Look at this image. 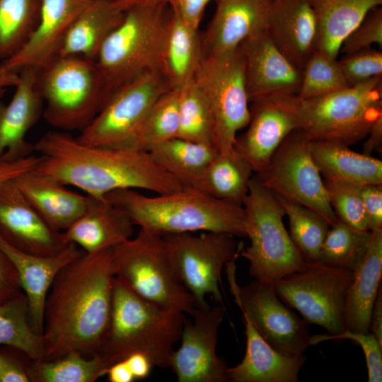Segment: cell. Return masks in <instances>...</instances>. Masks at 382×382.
I'll return each instance as SVG.
<instances>
[{
	"mask_svg": "<svg viewBox=\"0 0 382 382\" xmlns=\"http://www.w3.org/2000/svg\"><path fill=\"white\" fill-rule=\"evenodd\" d=\"M112 248L83 253L57 274L47 296L42 360L71 351L98 354L112 310Z\"/></svg>",
	"mask_w": 382,
	"mask_h": 382,
	"instance_id": "cell-1",
	"label": "cell"
},
{
	"mask_svg": "<svg viewBox=\"0 0 382 382\" xmlns=\"http://www.w3.org/2000/svg\"><path fill=\"white\" fill-rule=\"evenodd\" d=\"M33 146L40 154L37 171L94 197L104 198L122 189L163 194L185 187L147 151L88 146L69 132L57 129L45 133Z\"/></svg>",
	"mask_w": 382,
	"mask_h": 382,
	"instance_id": "cell-2",
	"label": "cell"
},
{
	"mask_svg": "<svg viewBox=\"0 0 382 382\" xmlns=\"http://www.w3.org/2000/svg\"><path fill=\"white\" fill-rule=\"evenodd\" d=\"M105 198L122 210L134 226L161 236L202 231L245 237L243 204L195 189L185 187L154 197L122 189L109 192Z\"/></svg>",
	"mask_w": 382,
	"mask_h": 382,
	"instance_id": "cell-3",
	"label": "cell"
},
{
	"mask_svg": "<svg viewBox=\"0 0 382 382\" xmlns=\"http://www.w3.org/2000/svg\"><path fill=\"white\" fill-rule=\"evenodd\" d=\"M185 320L184 313L141 299L114 277L110 325L98 354L110 366L140 352L154 366L169 368Z\"/></svg>",
	"mask_w": 382,
	"mask_h": 382,
	"instance_id": "cell-4",
	"label": "cell"
},
{
	"mask_svg": "<svg viewBox=\"0 0 382 382\" xmlns=\"http://www.w3.org/2000/svg\"><path fill=\"white\" fill-rule=\"evenodd\" d=\"M171 16V7L163 4H139L125 10L95 60L111 96L137 77L161 69Z\"/></svg>",
	"mask_w": 382,
	"mask_h": 382,
	"instance_id": "cell-5",
	"label": "cell"
},
{
	"mask_svg": "<svg viewBox=\"0 0 382 382\" xmlns=\"http://www.w3.org/2000/svg\"><path fill=\"white\" fill-rule=\"evenodd\" d=\"M42 117L57 130L82 131L101 110L111 93L96 62L57 55L37 69Z\"/></svg>",
	"mask_w": 382,
	"mask_h": 382,
	"instance_id": "cell-6",
	"label": "cell"
},
{
	"mask_svg": "<svg viewBox=\"0 0 382 382\" xmlns=\"http://www.w3.org/2000/svg\"><path fill=\"white\" fill-rule=\"evenodd\" d=\"M242 204L245 237L250 245L241 249L239 257L248 262L249 273L255 280L274 284L302 270L306 260L284 226L279 202L254 175Z\"/></svg>",
	"mask_w": 382,
	"mask_h": 382,
	"instance_id": "cell-7",
	"label": "cell"
},
{
	"mask_svg": "<svg viewBox=\"0 0 382 382\" xmlns=\"http://www.w3.org/2000/svg\"><path fill=\"white\" fill-rule=\"evenodd\" d=\"M114 277L141 299L192 316L196 305L175 272L163 236L140 229L112 248Z\"/></svg>",
	"mask_w": 382,
	"mask_h": 382,
	"instance_id": "cell-8",
	"label": "cell"
},
{
	"mask_svg": "<svg viewBox=\"0 0 382 382\" xmlns=\"http://www.w3.org/2000/svg\"><path fill=\"white\" fill-rule=\"evenodd\" d=\"M301 100L300 129L311 141L349 146L364 139L382 116V75L323 96Z\"/></svg>",
	"mask_w": 382,
	"mask_h": 382,
	"instance_id": "cell-9",
	"label": "cell"
},
{
	"mask_svg": "<svg viewBox=\"0 0 382 382\" xmlns=\"http://www.w3.org/2000/svg\"><path fill=\"white\" fill-rule=\"evenodd\" d=\"M193 80L207 97L213 120V146L218 153L234 150L238 132L250 118L245 59L241 46L220 55H204Z\"/></svg>",
	"mask_w": 382,
	"mask_h": 382,
	"instance_id": "cell-10",
	"label": "cell"
},
{
	"mask_svg": "<svg viewBox=\"0 0 382 382\" xmlns=\"http://www.w3.org/2000/svg\"><path fill=\"white\" fill-rule=\"evenodd\" d=\"M352 277L353 271L320 261H306L302 270L273 285L281 300L298 311L306 323L320 325L335 335L345 330L344 303Z\"/></svg>",
	"mask_w": 382,
	"mask_h": 382,
	"instance_id": "cell-11",
	"label": "cell"
},
{
	"mask_svg": "<svg viewBox=\"0 0 382 382\" xmlns=\"http://www.w3.org/2000/svg\"><path fill=\"white\" fill-rule=\"evenodd\" d=\"M254 176L274 194L315 211L330 226L337 221L322 175L311 153V139L301 129L292 132L267 166Z\"/></svg>",
	"mask_w": 382,
	"mask_h": 382,
	"instance_id": "cell-12",
	"label": "cell"
},
{
	"mask_svg": "<svg viewBox=\"0 0 382 382\" xmlns=\"http://www.w3.org/2000/svg\"><path fill=\"white\" fill-rule=\"evenodd\" d=\"M178 277L193 298L196 308L209 306L207 295L223 305L219 284L221 271L243 248L233 236L219 232L171 234L163 236Z\"/></svg>",
	"mask_w": 382,
	"mask_h": 382,
	"instance_id": "cell-13",
	"label": "cell"
},
{
	"mask_svg": "<svg viewBox=\"0 0 382 382\" xmlns=\"http://www.w3.org/2000/svg\"><path fill=\"white\" fill-rule=\"evenodd\" d=\"M170 89L161 69L137 77L112 93L77 140L93 146H126L154 104Z\"/></svg>",
	"mask_w": 382,
	"mask_h": 382,
	"instance_id": "cell-14",
	"label": "cell"
},
{
	"mask_svg": "<svg viewBox=\"0 0 382 382\" xmlns=\"http://www.w3.org/2000/svg\"><path fill=\"white\" fill-rule=\"evenodd\" d=\"M226 263L230 290L234 301L265 339L275 349L291 355L301 354L310 346L307 323L291 310L277 294L274 285L255 280L243 286L236 279V262Z\"/></svg>",
	"mask_w": 382,
	"mask_h": 382,
	"instance_id": "cell-15",
	"label": "cell"
},
{
	"mask_svg": "<svg viewBox=\"0 0 382 382\" xmlns=\"http://www.w3.org/2000/svg\"><path fill=\"white\" fill-rule=\"evenodd\" d=\"M225 310L223 305L196 308L185 318L180 336L181 344L173 350L170 367L178 382H227L228 366L216 354L219 327Z\"/></svg>",
	"mask_w": 382,
	"mask_h": 382,
	"instance_id": "cell-16",
	"label": "cell"
},
{
	"mask_svg": "<svg viewBox=\"0 0 382 382\" xmlns=\"http://www.w3.org/2000/svg\"><path fill=\"white\" fill-rule=\"evenodd\" d=\"M245 132L234 144L255 173L262 170L283 141L301 129V100L297 95H282L251 101Z\"/></svg>",
	"mask_w": 382,
	"mask_h": 382,
	"instance_id": "cell-17",
	"label": "cell"
},
{
	"mask_svg": "<svg viewBox=\"0 0 382 382\" xmlns=\"http://www.w3.org/2000/svg\"><path fill=\"white\" fill-rule=\"evenodd\" d=\"M0 236L9 245L36 255L61 253L69 243L28 202L12 180L0 184Z\"/></svg>",
	"mask_w": 382,
	"mask_h": 382,
	"instance_id": "cell-18",
	"label": "cell"
},
{
	"mask_svg": "<svg viewBox=\"0 0 382 382\" xmlns=\"http://www.w3.org/2000/svg\"><path fill=\"white\" fill-rule=\"evenodd\" d=\"M250 103L282 95H297L301 69L291 62L274 45L266 30L241 45Z\"/></svg>",
	"mask_w": 382,
	"mask_h": 382,
	"instance_id": "cell-19",
	"label": "cell"
},
{
	"mask_svg": "<svg viewBox=\"0 0 382 382\" xmlns=\"http://www.w3.org/2000/svg\"><path fill=\"white\" fill-rule=\"evenodd\" d=\"M216 10L202 35L204 54L220 55L266 30L272 0H214Z\"/></svg>",
	"mask_w": 382,
	"mask_h": 382,
	"instance_id": "cell-20",
	"label": "cell"
},
{
	"mask_svg": "<svg viewBox=\"0 0 382 382\" xmlns=\"http://www.w3.org/2000/svg\"><path fill=\"white\" fill-rule=\"evenodd\" d=\"M92 0H41L35 31L14 56L1 66L16 73L25 67L40 68L58 55L73 22Z\"/></svg>",
	"mask_w": 382,
	"mask_h": 382,
	"instance_id": "cell-21",
	"label": "cell"
},
{
	"mask_svg": "<svg viewBox=\"0 0 382 382\" xmlns=\"http://www.w3.org/2000/svg\"><path fill=\"white\" fill-rule=\"evenodd\" d=\"M37 69H21L11 101L0 103V158L5 160L23 158L33 151L25 136L42 116L44 103L37 86Z\"/></svg>",
	"mask_w": 382,
	"mask_h": 382,
	"instance_id": "cell-22",
	"label": "cell"
},
{
	"mask_svg": "<svg viewBox=\"0 0 382 382\" xmlns=\"http://www.w3.org/2000/svg\"><path fill=\"white\" fill-rule=\"evenodd\" d=\"M0 248L16 270L21 289L27 299L32 326L42 335L45 304L49 290L59 272L83 250L71 243L58 254L36 255L16 249L1 236Z\"/></svg>",
	"mask_w": 382,
	"mask_h": 382,
	"instance_id": "cell-23",
	"label": "cell"
},
{
	"mask_svg": "<svg viewBox=\"0 0 382 382\" xmlns=\"http://www.w3.org/2000/svg\"><path fill=\"white\" fill-rule=\"evenodd\" d=\"M266 32L277 48L302 69L316 51L318 35L310 0H272Z\"/></svg>",
	"mask_w": 382,
	"mask_h": 382,
	"instance_id": "cell-24",
	"label": "cell"
},
{
	"mask_svg": "<svg viewBox=\"0 0 382 382\" xmlns=\"http://www.w3.org/2000/svg\"><path fill=\"white\" fill-rule=\"evenodd\" d=\"M246 336L245 353L242 361L228 367L231 382H296L306 361L301 354H287L273 348L242 312Z\"/></svg>",
	"mask_w": 382,
	"mask_h": 382,
	"instance_id": "cell-25",
	"label": "cell"
},
{
	"mask_svg": "<svg viewBox=\"0 0 382 382\" xmlns=\"http://www.w3.org/2000/svg\"><path fill=\"white\" fill-rule=\"evenodd\" d=\"M12 180L42 218L58 231H65L87 207V195L72 192L56 178L35 168Z\"/></svg>",
	"mask_w": 382,
	"mask_h": 382,
	"instance_id": "cell-26",
	"label": "cell"
},
{
	"mask_svg": "<svg viewBox=\"0 0 382 382\" xmlns=\"http://www.w3.org/2000/svg\"><path fill=\"white\" fill-rule=\"evenodd\" d=\"M83 214L63 231L69 243L86 253L112 248L132 238L134 224L106 198L90 195Z\"/></svg>",
	"mask_w": 382,
	"mask_h": 382,
	"instance_id": "cell-27",
	"label": "cell"
},
{
	"mask_svg": "<svg viewBox=\"0 0 382 382\" xmlns=\"http://www.w3.org/2000/svg\"><path fill=\"white\" fill-rule=\"evenodd\" d=\"M381 277L382 228L371 231L365 253L353 270L344 303L345 330L369 332L370 316L381 285Z\"/></svg>",
	"mask_w": 382,
	"mask_h": 382,
	"instance_id": "cell-28",
	"label": "cell"
},
{
	"mask_svg": "<svg viewBox=\"0 0 382 382\" xmlns=\"http://www.w3.org/2000/svg\"><path fill=\"white\" fill-rule=\"evenodd\" d=\"M125 11L112 0H92L71 24L58 55L95 61L103 42L122 21Z\"/></svg>",
	"mask_w": 382,
	"mask_h": 382,
	"instance_id": "cell-29",
	"label": "cell"
},
{
	"mask_svg": "<svg viewBox=\"0 0 382 382\" xmlns=\"http://www.w3.org/2000/svg\"><path fill=\"white\" fill-rule=\"evenodd\" d=\"M318 26L316 51L337 59L345 38L382 0H310Z\"/></svg>",
	"mask_w": 382,
	"mask_h": 382,
	"instance_id": "cell-30",
	"label": "cell"
},
{
	"mask_svg": "<svg viewBox=\"0 0 382 382\" xmlns=\"http://www.w3.org/2000/svg\"><path fill=\"white\" fill-rule=\"evenodd\" d=\"M313 159L324 179L366 185L382 184V161L330 141H311Z\"/></svg>",
	"mask_w": 382,
	"mask_h": 382,
	"instance_id": "cell-31",
	"label": "cell"
},
{
	"mask_svg": "<svg viewBox=\"0 0 382 382\" xmlns=\"http://www.w3.org/2000/svg\"><path fill=\"white\" fill-rule=\"evenodd\" d=\"M204 56L199 29L187 25L172 9L161 62L171 88H180L190 81Z\"/></svg>",
	"mask_w": 382,
	"mask_h": 382,
	"instance_id": "cell-32",
	"label": "cell"
},
{
	"mask_svg": "<svg viewBox=\"0 0 382 382\" xmlns=\"http://www.w3.org/2000/svg\"><path fill=\"white\" fill-rule=\"evenodd\" d=\"M154 161L181 183L193 188L218 154L211 145L175 137L151 147Z\"/></svg>",
	"mask_w": 382,
	"mask_h": 382,
	"instance_id": "cell-33",
	"label": "cell"
},
{
	"mask_svg": "<svg viewBox=\"0 0 382 382\" xmlns=\"http://www.w3.org/2000/svg\"><path fill=\"white\" fill-rule=\"evenodd\" d=\"M253 173L248 162L235 149L228 154L218 153L192 189L242 204Z\"/></svg>",
	"mask_w": 382,
	"mask_h": 382,
	"instance_id": "cell-34",
	"label": "cell"
},
{
	"mask_svg": "<svg viewBox=\"0 0 382 382\" xmlns=\"http://www.w3.org/2000/svg\"><path fill=\"white\" fill-rule=\"evenodd\" d=\"M0 346L16 348L33 361L43 359L42 337L32 326L23 292L0 303Z\"/></svg>",
	"mask_w": 382,
	"mask_h": 382,
	"instance_id": "cell-35",
	"label": "cell"
},
{
	"mask_svg": "<svg viewBox=\"0 0 382 382\" xmlns=\"http://www.w3.org/2000/svg\"><path fill=\"white\" fill-rule=\"evenodd\" d=\"M108 364L100 354L71 351L50 360L32 361V382H94L105 376Z\"/></svg>",
	"mask_w": 382,
	"mask_h": 382,
	"instance_id": "cell-36",
	"label": "cell"
},
{
	"mask_svg": "<svg viewBox=\"0 0 382 382\" xmlns=\"http://www.w3.org/2000/svg\"><path fill=\"white\" fill-rule=\"evenodd\" d=\"M41 0H0V60L14 56L38 23Z\"/></svg>",
	"mask_w": 382,
	"mask_h": 382,
	"instance_id": "cell-37",
	"label": "cell"
},
{
	"mask_svg": "<svg viewBox=\"0 0 382 382\" xmlns=\"http://www.w3.org/2000/svg\"><path fill=\"white\" fill-rule=\"evenodd\" d=\"M180 88H172L154 104L136 134L127 144L148 151L151 147L177 137L179 128Z\"/></svg>",
	"mask_w": 382,
	"mask_h": 382,
	"instance_id": "cell-38",
	"label": "cell"
},
{
	"mask_svg": "<svg viewBox=\"0 0 382 382\" xmlns=\"http://www.w3.org/2000/svg\"><path fill=\"white\" fill-rule=\"evenodd\" d=\"M275 195V194H274ZM289 224V235L306 261H318L321 246L330 227L315 211L275 195Z\"/></svg>",
	"mask_w": 382,
	"mask_h": 382,
	"instance_id": "cell-39",
	"label": "cell"
},
{
	"mask_svg": "<svg viewBox=\"0 0 382 382\" xmlns=\"http://www.w3.org/2000/svg\"><path fill=\"white\" fill-rule=\"evenodd\" d=\"M177 137L213 146V120L208 100L193 79L180 88Z\"/></svg>",
	"mask_w": 382,
	"mask_h": 382,
	"instance_id": "cell-40",
	"label": "cell"
},
{
	"mask_svg": "<svg viewBox=\"0 0 382 382\" xmlns=\"http://www.w3.org/2000/svg\"><path fill=\"white\" fill-rule=\"evenodd\" d=\"M370 236L371 231L358 230L338 219L326 234L318 261L353 271L365 253Z\"/></svg>",
	"mask_w": 382,
	"mask_h": 382,
	"instance_id": "cell-41",
	"label": "cell"
},
{
	"mask_svg": "<svg viewBox=\"0 0 382 382\" xmlns=\"http://www.w3.org/2000/svg\"><path fill=\"white\" fill-rule=\"evenodd\" d=\"M298 96L308 100L325 96L349 86L337 59L315 51L303 65Z\"/></svg>",
	"mask_w": 382,
	"mask_h": 382,
	"instance_id": "cell-42",
	"label": "cell"
},
{
	"mask_svg": "<svg viewBox=\"0 0 382 382\" xmlns=\"http://www.w3.org/2000/svg\"><path fill=\"white\" fill-rule=\"evenodd\" d=\"M323 181L337 219L358 230L369 231L361 195L363 186L339 180Z\"/></svg>",
	"mask_w": 382,
	"mask_h": 382,
	"instance_id": "cell-43",
	"label": "cell"
},
{
	"mask_svg": "<svg viewBox=\"0 0 382 382\" xmlns=\"http://www.w3.org/2000/svg\"><path fill=\"white\" fill-rule=\"evenodd\" d=\"M337 60L349 86L382 75V52L372 47L344 54Z\"/></svg>",
	"mask_w": 382,
	"mask_h": 382,
	"instance_id": "cell-44",
	"label": "cell"
},
{
	"mask_svg": "<svg viewBox=\"0 0 382 382\" xmlns=\"http://www.w3.org/2000/svg\"><path fill=\"white\" fill-rule=\"evenodd\" d=\"M351 340L362 349L368 372L369 382L382 381V345L371 332L362 333L345 330L340 334L311 335L310 345H316L321 342L331 340Z\"/></svg>",
	"mask_w": 382,
	"mask_h": 382,
	"instance_id": "cell-45",
	"label": "cell"
},
{
	"mask_svg": "<svg viewBox=\"0 0 382 382\" xmlns=\"http://www.w3.org/2000/svg\"><path fill=\"white\" fill-rule=\"evenodd\" d=\"M378 45L382 48V8L372 9L343 41L340 53L350 54Z\"/></svg>",
	"mask_w": 382,
	"mask_h": 382,
	"instance_id": "cell-46",
	"label": "cell"
},
{
	"mask_svg": "<svg viewBox=\"0 0 382 382\" xmlns=\"http://www.w3.org/2000/svg\"><path fill=\"white\" fill-rule=\"evenodd\" d=\"M32 361L16 348L0 346V382H32Z\"/></svg>",
	"mask_w": 382,
	"mask_h": 382,
	"instance_id": "cell-47",
	"label": "cell"
},
{
	"mask_svg": "<svg viewBox=\"0 0 382 382\" xmlns=\"http://www.w3.org/2000/svg\"><path fill=\"white\" fill-rule=\"evenodd\" d=\"M364 207L370 231L382 228V184L364 185L361 188Z\"/></svg>",
	"mask_w": 382,
	"mask_h": 382,
	"instance_id": "cell-48",
	"label": "cell"
},
{
	"mask_svg": "<svg viewBox=\"0 0 382 382\" xmlns=\"http://www.w3.org/2000/svg\"><path fill=\"white\" fill-rule=\"evenodd\" d=\"M16 270L0 248V303L22 293Z\"/></svg>",
	"mask_w": 382,
	"mask_h": 382,
	"instance_id": "cell-49",
	"label": "cell"
},
{
	"mask_svg": "<svg viewBox=\"0 0 382 382\" xmlns=\"http://www.w3.org/2000/svg\"><path fill=\"white\" fill-rule=\"evenodd\" d=\"M212 0H176L171 7L187 25L199 29L207 4Z\"/></svg>",
	"mask_w": 382,
	"mask_h": 382,
	"instance_id": "cell-50",
	"label": "cell"
},
{
	"mask_svg": "<svg viewBox=\"0 0 382 382\" xmlns=\"http://www.w3.org/2000/svg\"><path fill=\"white\" fill-rule=\"evenodd\" d=\"M37 163V157L35 156H28L14 161L0 158V184L34 169Z\"/></svg>",
	"mask_w": 382,
	"mask_h": 382,
	"instance_id": "cell-51",
	"label": "cell"
},
{
	"mask_svg": "<svg viewBox=\"0 0 382 382\" xmlns=\"http://www.w3.org/2000/svg\"><path fill=\"white\" fill-rule=\"evenodd\" d=\"M135 381L147 378L151 373L153 364L144 354L135 352L124 359Z\"/></svg>",
	"mask_w": 382,
	"mask_h": 382,
	"instance_id": "cell-52",
	"label": "cell"
},
{
	"mask_svg": "<svg viewBox=\"0 0 382 382\" xmlns=\"http://www.w3.org/2000/svg\"><path fill=\"white\" fill-rule=\"evenodd\" d=\"M369 331L382 345V287H379L376 297L369 321Z\"/></svg>",
	"mask_w": 382,
	"mask_h": 382,
	"instance_id": "cell-53",
	"label": "cell"
},
{
	"mask_svg": "<svg viewBox=\"0 0 382 382\" xmlns=\"http://www.w3.org/2000/svg\"><path fill=\"white\" fill-rule=\"evenodd\" d=\"M366 139L363 144V153L371 155L375 151H381L382 147V116L379 117L371 126Z\"/></svg>",
	"mask_w": 382,
	"mask_h": 382,
	"instance_id": "cell-54",
	"label": "cell"
},
{
	"mask_svg": "<svg viewBox=\"0 0 382 382\" xmlns=\"http://www.w3.org/2000/svg\"><path fill=\"white\" fill-rule=\"evenodd\" d=\"M105 376L110 382H133L135 381L124 359L111 364L107 369Z\"/></svg>",
	"mask_w": 382,
	"mask_h": 382,
	"instance_id": "cell-55",
	"label": "cell"
},
{
	"mask_svg": "<svg viewBox=\"0 0 382 382\" xmlns=\"http://www.w3.org/2000/svg\"><path fill=\"white\" fill-rule=\"evenodd\" d=\"M124 10L139 4L144 5H168L172 7L176 0H112Z\"/></svg>",
	"mask_w": 382,
	"mask_h": 382,
	"instance_id": "cell-56",
	"label": "cell"
},
{
	"mask_svg": "<svg viewBox=\"0 0 382 382\" xmlns=\"http://www.w3.org/2000/svg\"><path fill=\"white\" fill-rule=\"evenodd\" d=\"M19 73L6 69L0 66V88L15 87L19 81Z\"/></svg>",
	"mask_w": 382,
	"mask_h": 382,
	"instance_id": "cell-57",
	"label": "cell"
},
{
	"mask_svg": "<svg viewBox=\"0 0 382 382\" xmlns=\"http://www.w3.org/2000/svg\"><path fill=\"white\" fill-rule=\"evenodd\" d=\"M5 89L4 88H0V98L4 94Z\"/></svg>",
	"mask_w": 382,
	"mask_h": 382,
	"instance_id": "cell-58",
	"label": "cell"
}]
</instances>
